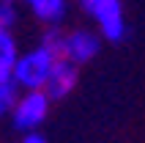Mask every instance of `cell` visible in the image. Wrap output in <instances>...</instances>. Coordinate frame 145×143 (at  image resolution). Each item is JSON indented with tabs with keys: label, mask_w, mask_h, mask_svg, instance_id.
<instances>
[{
	"label": "cell",
	"mask_w": 145,
	"mask_h": 143,
	"mask_svg": "<svg viewBox=\"0 0 145 143\" xmlns=\"http://www.w3.org/2000/svg\"><path fill=\"white\" fill-rule=\"evenodd\" d=\"M57 58L60 55L52 47L39 44V47H33V50L19 55V61L11 69V74H14V80L19 83L22 91H44L47 83H49V74H52V69L57 64Z\"/></svg>",
	"instance_id": "cell-1"
},
{
	"label": "cell",
	"mask_w": 145,
	"mask_h": 143,
	"mask_svg": "<svg viewBox=\"0 0 145 143\" xmlns=\"http://www.w3.org/2000/svg\"><path fill=\"white\" fill-rule=\"evenodd\" d=\"M82 11L96 22L99 33L107 41H123L126 36V14L121 0H77Z\"/></svg>",
	"instance_id": "cell-2"
},
{
	"label": "cell",
	"mask_w": 145,
	"mask_h": 143,
	"mask_svg": "<svg viewBox=\"0 0 145 143\" xmlns=\"http://www.w3.org/2000/svg\"><path fill=\"white\" fill-rule=\"evenodd\" d=\"M52 96L47 91H22L19 99H16L14 110H11V121L19 132H36V129L47 121L49 107H52Z\"/></svg>",
	"instance_id": "cell-3"
},
{
	"label": "cell",
	"mask_w": 145,
	"mask_h": 143,
	"mask_svg": "<svg viewBox=\"0 0 145 143\" xmlns=\"http://www.w3.org/2000/svg\"><path fill=\"white\" fill-rule=\"evenodd\" d=\"M99 47H101V33L85 30V28L66 30L63 44H60V58H69L77 66H82V64H88L90 58L99 55Z\"/></svg>",
	"instance_id": "cell-4"
},
{
	"label": "cell",
	"mask_w": 145,
	"mask_h": 143,
	"mask_svg": "<svg viewBox=\"0 0 145 143\" xmlns=\"http://www.w3.org/2000/svg\"><path fill=\"white\" fill-rule=\"evenodd\" d=\"M77 77H80V69H77V64L74 61H69V58H57L55 69H52V74H49V83H47V91L52 99H63V96H69L77 88Z\"/></svg>",
	"instance_id": "cell-5"
},
{
	"label": "cell",
	"mask_w": 145,
	"mask_h": 143,
	"mask_svg": "<svg viewBox=\"0 0 145 143\" xmlns=\"http://www.w3.org/2000/svg\"><path fill=\"white\" fill-rule=\"evenodd\" d=\"M19 3H25L27 11L39 22H44L47 28L60 25L66 19V14H69V0H19Z\"/></svg>",
	"instance_id": "cell-6"
},
{
	"label": "cell",
	"mask_w": 145,
	"mask_h": 143,
	"mask_svg": "<svg viewBox=\"0 0 145 143\" xmlns=\"http://www.w3.org/2000/svg\"><path fill=\"white\" fill-rule=\"evenodd\" d=\"M19 94H22V88L14 80V74L11 72H0V116H11Z\"/></svg>",
	"instance_id": "cell-7"
},
{
	"label": "cell",
	"mask_w": 145,
	"mask_h": 143,
	"mask_svg": "<svg viewBox=\"0 0 145 143\" xmlns=\"http://www.w3.org/2000/svg\"><path fill=\"white\" fill-rule=\"evenodd\" d=\"M19 44L8 28H0V72H11L19 61Z\"/></svg>",
	"instance_id": "cell-8"
},
{
	"label": "cell",
	"mask_w": 145,
	"mask_h": 143,
	"mask_svg": "<svg viewBox=\"0 0 145 143\" xmlns=\"http://www.w3.org/2000/svg\"><path fill=\"white\" fill-rule=\"evenodd\" d=\"M19 19V0H0V28H14Z\"/></svg>",
	"instance_id": "cell-9"
},
{
	"label": "cell",
	"mask_w": 145,
	"mask_h": 143,
	"mask_svg": "<svg viewBox=\"0 0 145 143\" xmlns=\"http://www.w3.org/2000/svg\"><path fill=\"white\" fill-rule=\"evenodd\" d=\"M22 143H47V138L39 135V132H27V135L22 138Z\"/></svg>",
	"instance_id": "cell-10"
}]
</instances>
